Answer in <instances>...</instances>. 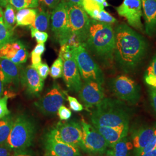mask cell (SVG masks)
I'll return each instance as SVG.
<instances>
[{"mask_svg": "<svg viewBox=\"0 0 156 156\" xmlns=\"http://www.w3.org/2000/svg\"><path fill=\"white\" fill-rule=\"evenodd\" d=\"M115 34L116 60L124 71H132L145 56L147 44L140 34L126 24L118 25Z\"/></svg>", "mask_w": 156, "mask_h": 156, "instance_id": "1", "label": "cell"}, {"mask_svg": "<svg viewBox=\"0 0 156 156\" xmlns=\"http://www.w3.org/2000/svg\"><path fill=\"white\" fill-rule=\"evenodd\" d=\"M104 65L113 60L115 48V30L111 24L90 19L83 46Z\"/></svg>", "mask_w": 156, "mask_h": 156, "instance_id": "2", "label": "cell"}, {"mask_svg": "<svg viewBox=\"0 0 156 156\" xmlns=\"http://www.w3.org/2000/svg\"><path fill=\"white\" fill-rule=\"evenodd\" d=\"M129 120L130 112L124 103L109 98H104L91 114L93 126L119 127L129 125Z\"/></svg>", "mask_w": 156, "mask_h": 156, "instance_id": "3", "label": "cell"}, {"mask_svg": "<svg viewBox=\"0 0 156 156\" xmlns=\"http://www.w3.org/2000/svg\"><path fill=\"white\" fill-rule=\"evenodd\" d=\"M35 134L33 121L27 115H20L14 119L5 145L16 153L23 152L32 145Z\"/></svg>", "mask_w": 156, "mask_h": 156, "instance_id": "4", "label": "cell"}, {"mask_svg": "<svg viewBox=\"0 0 156 156\" xmlns=\"http://www.w3.org/2000/svg\"><path fill=\"white\" fill-rule=\"evenodd\" d=\"M73 56L78 66L81 78L84 82L96 81L101 84L104 82V73L83 46L73 48Z\"/></svg>", "mask_w": 156, "mask_h": 156, "instance_id": "5", "label": "cell"}, {"mask_svg": "<svg viewBox=\"0 0 156 156\" xmlns=\"http://www.w3.org/2000/svg\"><path fill=\"white\" fill-rule=\"evenodd\" d=\"M82 136L80 147L91 154H102L105 153L109 146L102 135L93 125L82 117L80 121Z\"/></svg>", "mask_w": 156, "mask_h": 156, "instance_id": "6", "label": "cell"}, {"mask_svg": "<svg viewBox=\"0 0 156 156\" xmlns=\"http://www.w3.org/2000/svg\"><path fill=\"white\" fill-rule=\"evenodd\" d=\"M46 135L57 141L80 147L82 136L81 124L73 120L59 122Z\"/></svg>", "mask_w": 156, "mask_h": 156, "instance_id": "7", "label": "cell"}, {"mask_svg": "<svg viewBox=\"0 0 156 156\" xmlns=\"http://www.w3.org/2000/svg\"><path fill=\"white\" fill-rule=\"evenodd\" d=\"M51 31L56 41L62 45L66 44L71 36L69 27L68 8L65 0H62L51 15Z\"/></svg>", "mask_w": 156, "mask_h": 156, "instance_id": "8", "label": "cell"}, {"mask_svg": "<svg viewBox=\"0 0 156 156\" xmlns=\"http://www.w3.org/2000/svg\"><path fill=\"white\" fill-rule=\"evenodd\" d=\"M66 2L71 35L76 36L83 46L87 38L90 19L83 7Z\"/></svg>", "mask_w": 156, "mask_h": 156, "instance_id": "9", "label": "cell"}, {"mask_svg": "<svg viewBox=\"0 0 156 156\" xmlns=\"http://www.w3.org/2000/svg\"><path fill=\"white\" fill-rule=\"evenodd\" d=\"M66 95L58 84L54 83L43 97L34 102V105L45 116H55L65 102Z\"/></svg>", "mask_w": 156, "mask_h": 156, "instance_id": "10", "label": "cell"}, {"mask_svg": "<svg viewBox=\"0 0 156 156\" xmlns=\"http://www.w3.org/2000/svg\"><path fill=\"white\" fill-rule=\"evenodd\" d=\"M110 87L113 94L121 100L134 104L140 100L139 86L131 78L126 75L113 79Z\"/></svg>", "mask_w": 156, "mask_h": 156, "instance_id": "11", "label": "cell"}, {"mask_svg": "<svg viewBox=\"0 0 156 156\" xmlns=\"http://www.w3.org/2000/svg\"><path fill=\"white\" fill-rule=\"evenodd\" d=\"M142 8L141 0H124L122 4L116 7L115 9L119 15L127 20L129 26L137 30L142 31Z\"/></svg>", "mask_w": 156, "mask_h": 156, "instance_id": "12", "label": "cell"}, {"mask_svg": "<svg viewBox=\"0 0 156 156\" xmlns=\"http://www.w3.org/2000/svg\"><path fill=\"white\" fill-rule=\"evenodd\" d=\"M102 84L96 81L84 82L79 93V98L87 108H94L104 98Z\"/></svg>", "mask_w": 156, "mask_h": 156, "instance_id": "13", "label": "cell"}, {"mask_svg": "<svg viewBox=\"0 0 156 156\" xmlns=\"http://www.w3.org/2000/svg\"><path fill=\"white\" fill-rule=\"evenodd\" d=\"M20 80L27 94L31 96H38L44 86V80L41 78L33 66H28L20 70Z\"/></svg>", "mask_w": 156, "mask_h": 156, "instance_id": "14", "label": "cell"}, {"mask_svg": "<svg viewBox=\"0 0 156 156\" xmlns=\"http://www.w3.org/2000/svg\"><path fill=\"white\" fill-rule=\"evenodd\" d=\"M0 57L6 58L17 65L27 61L28 51L22 41L13 39L0 49Z\"/></svg>", "mask_w": 156, "mask_h": 156, "instance_id": "15", "label": "cell"}, {"mask_svg": "<svg viewBox=\"0 0 156 156\" xmlns=\"http://www.w3.org/2000/svg\"><path fill=\"white\" fill-rule=\"evenodd\" d=\"M45 156H81L79 147L57 141L46 135Z\"/></svg>", "mask_w": 156, "mask_h": 156, "instance_id": "16", "label": "cell"}, {"mask_svg": "<svg viewBox=\"0 0 156 156\" xmlns=\"http://www.w3.org/2000/svg\"><path fill=\"white\" fill-rule=\"evenodd\" d=\"M62 77L68 89L76 93L79 91L83 83L74 58L64 61Z\"/></svg>", "mask_w": 156, "mask_h": 156, "instance_id": "17", "label": "cell"}, {"mask_svg": "<svg viewBox=\"0 0 156 156\" xmlns=\"http://www.w3.org/2000/svg\"><path fill=\"white\" fill-rule=\"evenodd\" d=\"M20 65H17L10 60L0 57V75L4 84H13L18 86L20 82Z\"/></svg>", "mask_w": 156, "mask_h": 156, "instance_id": "18", "label": "cell"}, {"mask_svg": "<svg viewBox=\"0 0 156 156\" xmlns=\"http://www.w3.org/2000/svg\"><path fill=\"white\" fill-rule=\"evenodd\" d=\"M93 126L102 135L110 147L120 140L125 136H127L129 128V125H124L115 127L100 126Z\"/></svg>", "mask_w": 156, "mask_h": 156, "instance_id": "19", "label": "cell"}, {"mask_svg": "<svg viewBox=\"0 0 156 156\" xmlns=\"http://www.w3.org/2000/svg\"><path fill=\"white\" fill-rule=\"evenodd\" d=\"M145 20V32L149 36L156 34V0H141Z\"/></svg>", "mask_w": 156, "mask_h": 156, "instance_id": "20", "label": "cell"}, {"mask_svg": "<svg viewBox=\"0 0 156 156\" xmlns=\"http://www.w3.org/2000/svg\"><path fill=\"white\" fill-rule=\"evenodd\" d=\"M156 133V127L141 128L134 132L132 136V144L135 148V151L144 147L150 142Z\"/></svg>", "mask_w": 156, "mask_h": 156, "instance_id": "21", "label": "cell"}, {"mask_svg": "<svg viewBox=\"0 0 156 156\" xmlns=\"http://www.w3.org/2000/svg\"><path fill=\"white\" fill-rule=\"evenodd\" d=\"M38 13L37 8H24L17 11L16 14V27L31 26Z\"/></svg>", "mask_w": 156, "mask_h": 156, "instance_id": "22", "label": "cell"}, {"mask_svg": "<svg viewBox=\"0 0 156 156\" xmlns=\"http://www.w3.org/2000/svg\"><path fill=\"white\" fill-rule=\"evenodd\" d=\"M50 16L51 15L48 9L42 6L40 9H38V13L34 22L30 27L45 32L49 27Z\"/></svg>", "mask_w": 156, "mask_h": 156, "instance_id": "23", "label": "cell"}, {"mask_svg": "<svg viewBox=\"0 0 156 156\" xmlns=\"http://www.w3.org/2000/svg\"><path fill=\"white\" fill-rule=\"evenodd\" d=\"M13 122L14 118L10 115L0 119V146L5 145Z\"/></svg>", "mask_w": 156, "mask_h": 156, "instance_id": "24", "label": "cell"}, {"mask_svg": "<svg viewBox=\"0 0 156 156\" xmlns=\"http://www.w3.org/2000/svg\"><path fill=\"white\" fill-rule=\"evenodd\" d=\"M133 147V144L125 136L112 146L111 149L115 156H128L129 151Z\"/></svg>", "mask_w": 156, "mask_h": 156, "instance_id": "25", "label": "cell"}, {"mask_svg": "<svg viewBox=\"0 0 156 156\" xmlns=\"http://www.w3.org/2000/svg\"><path fill=\"white\" fill-rule=\"evenodd\" d=\"M13 32L8 30L4 22V12L0 6V49L13 40Z\"/></svg>", "mask_w": 156, "mask_h": 156, "instance_id": "26", "label": "cell"}, {"mask_svg": "<svg viewBox=\"0 0 156 156\" xmlns=\"http://www.w3.org/2000/svg\"><path fill=\"white\" fill-rule=\"evenodd\" d=\"M4 12V22L6 27L12 32L16 27V13L15 9L12 6L8 4Z\"/></svg>", "mask_w": 156, "mask_h": 156, "instance_id": "27", "label": "cell"}, {"mask_svg": "<svg viewBox=\"0 0 156 156\" xmlns=\"http://www.w3.org/2000/svg\"><path fill=\"white\" fill-rule=\"evenodd\" d=\"M7 4H11L15 10L24 8H36L39 6V0H6Z\"/></svg>", "mask_w": 156, "mask_h": 156, "instance_id": "28", "label": "cell"}, {"mask_svg": "<svg viewBox=\"0 0 156 156\" xmlns=\"http://www.w3.org/2000/svg\"><path fill=\"white\" fill-rule=\"evenodd\" d=\"M64 62L60 57H58L51 65L50 68V76L54 79L62 78L63 73Z\"/></svg>", "mask_w": 156, "mask_h": 156, "instance_id": "29", "label": "cell"}, {"mask_svg": "<svg viewBox=\"0 0 156 156\" xmlns=\"http://www.w3.org/2000/svg\"><path fill=\"white\" fill-rule=\"evenodd\" d=\"M82 7L89 16L92 12L96 10L101 11L104 9V8L95 2L93 0H83Z\"/></svg>", "mask_w": 156, "mask_h": 156, "instance_id": "30", "label": "cell"}, {"mask_svg": "<svg viewBox=\"0 0 156 156\" xmlns=\"http://www.w3.org/2000/svg\"><path fill=\"white\" fill-rule=\"evenodd\" d=\"M30 27L31 37L35 38L38 44H45L48 38V34L46 32L39 31L32 27Z\"/></svg>", "mask_w": 156, "mask_h": 156, "instance_id": "31", "label": "cell"}, {"mask_svg": "<svg viewBox=\"0 0 156 156\" xmlns=\"http://www.w3.org/2000/svg\"><path fill=\"white\" fill-rule=\"evenodd\" d=\"M58 57L62 58L63 62L72 59L73 58L72 48L67 44L62 45L59 51Z\"/></svg>", "mask_w": 156, "mask_h": 156, "instance_id": "32", "label": "cell"}, {"mask_svg": "<svg viewBox=\"0 0 156 156\" xmlns=\"http://www.w3.org/2000/svg\"><path fill=\"white\" fill-rule=\"evenodd\" d=\"M156 147V133L154 135L150 142L145 146L144 147L140 149L138 151H135V156H141L145 153L153 150Z\"/></svg>", "mask_w": 156, "mask_h": 156, "instance_id": "33", "label": "cell"}, {"mask_svg": "<svg viewBox=\"0 0 156 156\" xmlns=\"http://www.w3.org/2000/svg\"><path fill=\"white\" fill-rule=\"evenodd\" d=\"M33 66L37 70V73H38L41 78H42L43 80H45V79H46L50 72V68L46 62H41L39 64L34 65Z\"/></svg>", "mask_w": 156, "mask_h": 156, "instance_id": "34", "label": "cell"}, {"mask_svg": "<svg viewBox=\"0 0 156 156\" xmlns=\"http://www.w3.org/2000/svg\"><path fill=\"white\" fill-rule=\"evenodd\" d=\"M9 98V97L6 95L0 98V119L10 114V111L8 108V100Z\"/></svg>", "mask_w": 156, "mask_h": 156, "instance_id": "35", "label": "cell"}, {"mask_svg": "<svg viewBox=\"0 0 156 156\" xmlns=\"http://www.w3.org/2000/svg\"><path fill=\"white\" fill-rule=\"evenodd\" d=\"M97 21L100 22L105 23L107 24H111L116 22V19L110 15L108 12H106L104 9L101 10L99 13V16Z\"/></svg>", "mask_w": 156, "mask_h": 156, "instance_id": "36", "label": "cell"}, {"mask_svg": "<svg viewBox=\"0 0 156 156\" xmlns=\"http://www.w3.org/2000/svg\"><path fill=\"white\" fill-rule=\"evenodd\" d=\"M57 114L60 119L62 121H67L72 116L71 110L63 105L59 108Z\"/></svg>", "mask_w": 156, "mask_h": 156, "instance_id": "37", "label": "cell"}, {"mask_svg": "<svg viewBox=\"0 0 156 156\" xmlns=\"http://www.w3.org/2000/svg\"><path fill=\"white\" fill-rule=\"evenodd\" d=\"M67 100L69 102L70 108L73 111L75 112H80L83 111V106L76 98L67 95Z\"/></svg>", "mask_w": 156, "mask_h": 156, "instance_id": "38", "label": "cell"}, {"mask_svg": "<svg viewBox=\"0 0 156 156\" xmlns=\"http://www.w3.org/2000/svg\"><path fill=\"white\" fill-rule=\"evenodd\" d=\"M145 75L156 79V55L151 61L149 66L145 72Z\"/></svg>", "mask_w": 156, "mask_h": 156, "instance_id": "39", "label": "cell"}, {"mask_svg": "<svg viewBox=\"0 0 156 156\" xmlns=\"http://www.w3.org/2000/svg\"><path fill=\"white\" fill-rule=\"evenodd\" d=\"M62 0H39L42 7L47 9H53L56 8Z\"/></svg>", "mask_w": 156, "mask_h": 156, "instance_id": "40", "label": "cell"}, {"mask_svg": "<svg viewBox=\"0 0 156 156\" xmlns=\"http://www.w3.org/2000/svg\"><path fill=\"white\" fill-rule=\"evenodd\" d=\"M149 96L151 100V105L156 114V88L150 87Z\"/></svg>", "mask_w": 156, "mask_h": 156, "instance_id": "41", "label": "cell"}, {"mask_svg": "<svg viewBox=\"0 0 156 156\" xmlns=\"http://www.w3.org/2000/svg\"><path fill=\"white\" fill-rule=\"evenodd\" d=\"M45 44H38L34 48V50L31 51V54L42 56V55L45 52Z\"/></svg>", "mask_w": 156, "mask_h": 156, "instance_id": "42", "label": "cell"}, {"mask_svg": "<svg viewBox=\"0 0 156 156\" xmlns=\"http://www.w3.org/2000/svg\"><path fill=\"white\" fill-rule=\"evenodd\" d=\"M11 150L6 145L0 146V156H11Z\"/></svg>", "mask_w": 156, "mask_h": 156, "instance_id": "43", "label": "cell"}, {"mask_svg": "<svg viewBox=\"0 0 156 156\" xmlns=\"http://www.w3.org/2000/svg\"><path fill=\"white\" fill-rule=\"evenodd\" d=\"M31 62H32V66H34L36 64H38L40 62H41V56L36 55L34 54L31 53Z\"/></svg>", "mask_w": 156, "mask_h": 156, "instance_id": "44", "label": "cell"}, {"mask_svg": "<svg viewBox=\"0 0 156 156\" xmlns=\"http://www.w3.org/2000/svg\"><path fill=\"white\" fill-rule=\"evenodd\" d=\"M65 1L67 2H69L73 4L82 7L83 0H65Z\"/></svg>", "mask_w": 156, "mask_h": 156, "instance_id": "45", "label": "cell"}, {"mask_svg": "<svg viewBox=\"0 0 156 156\" xmlns=\"http://www.w3.org/2000/svg\"><path fill=\"white\" fill-rule=\"evenodd\" d=\"M4 83L2 80V78L1 77L0 75V98L2 97V95L4 94Z\"/></svg>", "mask_w": 156, "mask_h": 156, "instance_id": "46", "label": "cell"}, {"mask_svg": "<svg viewBox=\"0 0 156 156\" xmlns=\"http://www.w3.org/2000/svg\"><path fill=\"white\" fill-rule=\"evenodd\" d=\"M141 156H156V147L153 150L150 151Z\"/></svg>", "mask_w": 156, "mask_h": 156, "instance_id": "47", "label": "cell"}, {"mask_svg": "<svg viewBox=\"0 0 156 156\" xmlns=\"http://www.w3.org/2000/svg\"><path fill=\"white\" fill-rule=\"evenodd\" d=\"M104 156H115L114 155L113 151H112L111 149H108L107 151H105V154Z\"/></svg>", "mask_w": 156, "mask_h": 156, "instance_id": "48", "label": "cell"}, {"mask_svg": "<svg viewBox=\"0 0 156 156\" xmlns=\"http://www.w3.org/2000/svg\"><path fill=\"white\" fill-rule=\"evenodd\" d=\"M93 1H94L95 2H96L97 4H98V5H100L101 6H102L103 8H104L103 5H102V4H103V3L105 1H106V0H93Z\"/></svg>", "mask_w": 156, "mask_h": 156, "instance_id": "49", "label": "cell"}, {"mask_svg": "<svg viewBox=\"0 0 156 156\" xmlns=\"http://www.w3.org/2000/svg\"><path fill=\"white\" fill-rule=\"evenodd\" d=\"M7 5L6 0H0V6L1 7H5Z\"/></svg>", "mask_w": 156, "mask_h": 156, "instance_id": "50", "label": "cell"}, {"mask_svg": "<svg viewBox=\"0 0 156 156\" xmlns=\"http://www.w3.org/2000/svg\"><path fill=\"white\" fill-rule=\"evenodd\" d=\"M15 156H31L30 154H27L26 153H24L23 151V152H20V153H16V155Z\"/></svg>", "mask_w": 156, "mask_h": 156, "instance_id": "51", "label": "cell"}, {"mask_svg": "<svg viewBox=\"0 0 156 156\" xmlns=\"http://www.w3.org/2000/svg\"><path fill=\"white\" fill-rule=\"evenodd\" d=\"M102 5L104 7H107V6H108L109 5V4L106 2V1H105L104 3H103V4H102Z\"/></svg>", "mask_w": 156, "mask_h": 156, "instance_id": "52", "label": "cell"}]
</instances>
